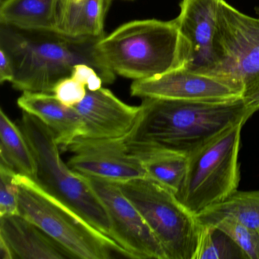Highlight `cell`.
<instances>
[{"instance_id":"cell-1","label":"cell","mask_w":259,"mask_h":259,"mask_svg":"<svg viewBox=\"0 0 259 259\" xmlns=\"http://www.w3.org/2000/svg\"><path fill=\"white\" fill-rule=\"evenodd\" d=\"M140 107L136 124L124 138L126 145L186 156L253 115L244 98L224 101L146 98Z\"/></svg>"},{"instance_id":"cell-2","label":"cell","mask_w":259,"mask_h":259,"mask_svg":"<svg viewBox=\"0 0 259 259\" xmlns=\"http://www.w3.org/2000/svg\"><path fill=\"white\" fill-rule=\"evenodd\" d=\"M101 38L71 37L56 31H28L1 25L0 48L13 63L12 84L22 92L53 93L56 84L69 77L74 66L87 64L96 69L104 83L111 84L116 74L97 49Z\"/></svg>"},{"instance_id":"cell-3","label":"cell","mask_w":259,"mask_h":259,"mask_svg":"<svg viewBox=\"0 0 259 259\" xmlns=\"http://www.w3.org/2000/svg\"><path fill=\"white\" fill-rule=\"evenodd\" d=\"M97 49L116 75L134 81L186 68L189 58V45L175 19L124 24L100 39Z\"/></svg>"},{"instance_id":"cell-4","label":"cell","mask_w":259,"mask_h":259,"mask_svg":"<svg viewBox=\"0 0 259 259\" xmlns=\"http://www.w3.org/2000/svg\"><path fill=\"white\" fill-rule=\"evenodd\" d=\"M19 127L35 159L37 172L32 180L94 228L111 238V222L104 204L86 177L63 161L53 132L38 118L24 111Z\"/></svg>"},{"instance_id":"cell-5","label":"cell","mask_w":259,"mask_h":259,"mask_svg":"<svg viewBox=\"0 0 259 259\" xmlns=\"http://www.w3.org/2000/svg\"><path fill=\"white\" fill-rule=\"evenodd\" d=\"M15 182L19 187V214L64 247L74 258L108 259L112 251L130 257L113 239L45 192L32 179L17 174Z\"/></svg>"},{"instance_id":"cell-6","label":"cell","mask_w":259,"mask_h":259,"mask_svg":"<svg viewBox=\"0 0 259 259\" xmlns=\"http://www.w3.org/2000/svg\"><path fill=\"white\" fill-rule=\"evenodd\" d=\"M244 124L240 122L227 128L188 156L186 174L176 195L196 216L238 191Z\"/></svg>"},{"instance_id":"cell-7","label":"cell","mask_w":259,"mask_h":259,"mask_svg":"<svg viewBox=\"0 0 259 259\" xmlns=\"http://www.w3.org/2000/svg\"><path fill=\"white\" fill-rule=\"evenodd\" d=\"M143 217L167 259H195L202 226L176 194L148 177L116 183Z\"/></svg>"},{"instance_id":"cell-8","label":"cell","mask_w":259,"mask_h":259,"mask_svg":"<svg viewBox=\"0 0 259 259\" xmlns=\"http://www.w3.org/2000/svg\"><path fill=\"white\" fill-rule=\"evenodd\" d=\"M214 51L216 76L242 86L244 98L258 92L259 19L244 14L226 0H219Z\"/></svg>"},{"instance_id":"cell-9","label":"cell","mask_w":259,"mask_h":259,"mask_svg":"<svg viewBox=\"0 0 259 259\" xmlns=\"http://www.w3.org/2000/svg\"><path fill=\"white\" fill-rule=\"evenodd\" d=\"M84 177L107 210L111 222V239L128 252L130 258L167 259L149 226L117 183Z\"/></svg>"},{"instance_id":"cell-10","label":"cell","mask_w":259,"mask_h":259,"mask_svg":"<svg viewBox=\"0 0 259 259\" xmlns=\"http://www.w3.org/2000/svg\"><path fill=\"white\" fill-rule=\"evenodd\" d=\"M132 96L178 101H224L244 98L242 86L224 77L192 72L186 68L159 76L136 80Z\"/></svg>"},{"instance_id":"cell-11","label":"cell","mask_w":259,"mask_h":259,"mask_svg":"<svg viewBox=\"0 0 259 259\" xmlns=\"http://www.w3.org/2000/svg\"><path fill=\"white\" fill-rule=\"evenodd\" d=\"M66 149L73 154L68 166L81 175L115 183L148 177L142 162L130 151L124 139L78 137Z\"/></svg>"},{"instance_id":"cell-12","label":"cell","mask_w":259,"mask_h":259,"mask_svg":"<svg viewBox=\"0 0 259 259\" xmlns=\"http://www.w3.org/2000/svg\"><path fill=\"white\" fill-rule=\"evenodd\" d=\"M219 0H182L175 19L177 27L189 48L186 69L215 75L218 59L214 51Z\"/></svg>"},{"instance_id":"cell-13","label":"cell","mask_w":259,"mask_h":259,"mask_svg":"<svg viewBox=\"0 0 259 259\" xmlns=\"http://www.w3.org/2000/svg\"><path fill=\"white\" fill-rule=\"evenodd\" d=\"M84 122V134L81 137L94 139H120L133 130L141 107L128 105L116 98L108 89H87V95L75 105Z\"/></svg>"},{"instance_id":"cell-14","label":"cell","mask_w":259,"mask_h":259,"mask_svg":"<svg viewBox=\"0 0 259 259\" xmlns=\"http://www.w3.org/2000/svg\"><path fill=\"white\" fill-rule=\"evenodd\" d=\"M0 237L8 244L14 258H74L64 247L20 214L0 217Z\"/></svg>"},{"instance_id":"cell-15","label":"cell","mask_w":259,"mask_h":259,"mask_svg":"<svg viewBox=\"0 0 259 259\" xmlns=\"http://www.w3.org/2000/svg\"><path fill=\"white\" fill-rule=\"evenodd\" d=\"M17 104L24 112L38 118L55 136L58 145L66 149L84 134V122L74 107L60 102L54 95L25 92Z\"/></svg>"},{"instance_id":"cell-16","label":"cell","mask_w":259,"mask_h":259,"mask_svg":"<svg viewBox=\"0 0 259 259\" xmlns=\"http://www.w3.org/2000/svg\"><path fill=\"white\" fill-rule=\"evenodd\" d=\"M112 0H59L56 32L71 37H104V20Z\"/></svg>"},{"instance_id":"cell-17","label":"cell","mask_w":259,"mask_h":259,"mask_svg":"<svg viewBox=\"0 0 259 259\" xmlns=\"http://www.w3.org/2000/svg\"><path fill=\"white\" fill-rule=\"evenodd\" d=\"M59 0H4L0 23L18 29L56 31Z\"/></svg>"},{"instance_id":"cell-18","label":"cell","mask_w":259,"mask_h":259,"mask_svg":"<svg viewBox=\"0 0 259 259\" xmlns=\"http://www.w3.org/2000/svg\"><path fill=\"white\" fill-rule=\"evenodd\" d=\"M128 148L139 157L148 178L175 194L178 192L187 169L188 156L149 148Z\"/></svg>"},{"instance_id":"cell-19","label":"cell","mask_w":259,"mask_h":259,"mask_svg":"<svg viewBox=\"0 0 259 259\" xmlns=\"http://www.w3.org/2000/svg\"><path fill=\"white\" fill-rule=\"evenodd\" d=\"M1 163L21 175L34 178L37 172L35 159L20 127L0 110Z\"/></svg>"},{"instance_id":"cell-20","label":"cell","mask_w":259,"mask_h":259,"mask_svg":"<svg viewBox=\"0 0 259 259\" xmlns=\"http://www.w3.org/2000/svg\"><path fill=\"white\" fill-rule=\"evenodd\" d=\"M201 225H215L224 218L259 230V190L239 192L197 214Z\"/></svg>"},{"instance_id":"cell-21","label":"cell","mask_w":259,"mask_h":259,"mask_svg":"<svg viewBox=\"0 0 259 259\" xmlns=\"http://www.w3.org/2000/svg\"><path fill=\"white\" fill-rule=\"evenodd\" d=\"M195 259H248L237 244L214 225H201Z\"/></svg>"},{"instance_id":"cell-22","label":"cell","mask_w":259,"mask_h":259,"mask_svg":"<svg viewBox=\"0 0 259 259\" xmlns=\"http://www.w3.org/2000/svg\"><path fill=\"white\" fill-rule=\"evenodd\" d=\"M214 226L225 232L237 244L247 258L259 259V230L230 218H224Z\"/></svg>"},{"instance_id":"cell-23","label":"cell","mask_w":259,"mask_h":259,"mask_svg":"<svg viewBox=\"0 0 259 259\" xmlns=\"http://www.w3.org/2000/svg\"><path fill=\"white\" fill-rule=\"evenodd\" d=\"M17 172L0 163V217L19 214V187L15 182Z\"/></svg>"},{"instance_id":"cell-24","label":"cell","mask_w":259,"mask_h":259,"mask_svg":"<svg viewBox=\"0 0 259 259\" xmlns=\"http://www.w3.org/2000/svg\"><path fill=\"white\" fill-rule=\"evenodd\" d=\"M54 96L68 107H75L84 100L87 88L75 78L69 76L60 80L53 90Z\"/></svg>"},{"instance_id":"cell-25","label":"cell","mask_w":259,"mask_h":259,"mask_svg":"<svg viewBox=\"0 0 259 259\" xmlns=\"http://www.w3.org/2000/svg\"><path fill=\"white\" fill-rule=\"evenodd\" d=\"M72 78L86 86L88 90L97 91L102 88L104 82L96 69L87 64H78L72 69Z\"/></svg>"},{"instance_id":"cell-26","label":"cell","mask_w":259,"mask_h":259,"mask_svg":"<svg viewBox=\"0 0 259 259\" xmlns=\"http://www.w3.org/2000/svg\"><path fill=\"white\" fill-rule=\"evenodd\" d=\"M15 69L13 61L7 51L0 48V82H13Z\"/></svg>"},{"instance_id":"cell-27","label":"cell","mask_w":259,"mask_h":259,"mask_svg":"<svg viewBox=\"0 0 259 259\" xmlns=\"http://www.w3.org/2000/svg\"><path fill=\"white\" fill-rule=\"evenodd\" d=\"M244 99L246 103L247 107L252 114L259 110V91L249 96L245 97Z\"/></svg>"},{"instance_id":"cell-28","label":"cell","mask_w":259,"mask_h":259,"mask_svg":"<svg viewBox=\"0 0 259 259\" xmlns=\"http://www.w3.org/2000/svg\"><path fill=\"white\" fill-rule=\"evenodd\" d=\"M0 258L14 259L11 248L2 237H0Z\"/></svg>"},{"instance_id":"cell-29","label":"cell","mask_w":259,"mask_h":259,"mask_svg":"<svg viewBox=\"0 0 259 259\" xmlns=\"http://www.w3.org/2000/svg\"><path fill=\"white\" fill-rule=\"evenodd\" d=\"M256 12H257V16H259V7L257 9V10H256Z\"/></svg>"},{"instance_id":"cell-30","label":"cell","mask_w":259,"mask_h":259,"mask_svg":"<svg viewBox=\"0 0 259 259\" xmlns=\"http://www.w3.org/2000/svg\"><path fill=\"white\" fill-rule=\"evenodd\" d=\"M74 2H79V1H81V0H72Z\"/></svg>"}]
</instances>
